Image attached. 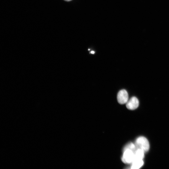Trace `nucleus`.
Segmentation results:
<instances>
[{"label":"nucleus","mask_w":169,"mask_h":169,"mask_svg":"<svg viewBox=\"0 0 169 169\" xmlns=\"http://www.w3.org/2000/svg\"><path fill=\"white\" fill-rule=\"evenodd\" d=\"M90 53L92 54H94L95 53V52L94 51H91L90 52Z\"/></svg>","instance_id":"8"},{"label":"nucleus","mask_w":169,"mask_h":169,"mask_svg":"<svg viewBox=\"0 0 169 169\" xmlns=\"http://www.w3.org/2000/svg\"><path fill=\"white\" fill-rule=\"evenodd\" d=\"M129 100V95L127 91L125 90H120L117 94V100L121 104L126 103Z\"/></svg>","instance_id":"3"},{"label":"nucleus","mask_w":169,"mask_h":169,"mask_svg":"<svg viewBox=\"0 0 169 169\" xmlns=\"http://www.w3.org/2000/svg\"><path fill=\"white\" fill-rule=\"evenodd\" d=\"M135 145L136 149H141L145 152H148L150 148L149 142L144 136H140L137 138L136 140Z\"/></svg>","instance_id":"1"},{"label":"nucleus","mask_w":169,"mask_h":169,"mask_svg":"<svg viewBox=\"0 0 169 169\" xmlns=\"http://www.w3.org/2000/svg\"><path fill=\"white\" fill-rule=\"evenodd\" d=\"M64 1L67 2H70L72 1V0H64Z\"/></svg>","instance_id":"9"},{"label":"nucleus","mask_w":169,"mask_h":169,"mask_svg":"<svg viewBox=\"0 0 169 169\" xmlns=\"http://www.w3.org/2000/svg\"><path fill=\"white\" fill-rule=\"evenodd\" d=\"M144 164L143 159H135L132 163L131 168L138 169L140 168Z\"/></svg>","instance_id":"5"},{"label":"nucleus","mask_w":169,"mask_h":169,"mask_svg":"<svg viewBox=\"0 0 169 169\" xmlns=\"http://www.w3.org/2000/svg\"><path fill=\"white\" fill-rule=\"evenodd\" d=\"M144 152L141 149H136L134 152L135 159H143L144 157Z\"/></svg>","instance_id":"6"},{"label":"nucleus","mask_w":169,"mask_h":169,"mask_svg":"<svg viewBox=\"0 0 169 169\" xmlns=\"http://www.w3.org/2000/svg\"><path fill=\"white\" fill-rule=\"evenodd\" d=\"M126 104L127 108L131 110L136 109L139 105V100L136 97H132L129 100H128Z\"/></svg>","instance_id":"4"},{"label":"nucleus","mask_w":169,"mask_h":169,"mask_svg":"<svg viewBox=\"0 0 169 169\" xmlns=\"http://www.w3.org/2000/svg\"><path fill=\"white\" fill-rule=\"evenodd\" d=\"M130 149L135 152L136 149V148L135 144L132 143H131L127 145L126 147H125L124 149Z\"/></svg>","instance_id":"7"},{"label":"nucleus","mask_w":169,"mask_h":169,"mask_svg":"<svg viewBox=\"0 0 169 169\" xmlns=\"http://www.w3.org/2000/svg\"><path fill=\"white\" fill-rule=\"evenodd\" d=\"M135 159L134 152L129 149H124L121 158L123 162L126 164L132 163Z\"/></svg>","instance_id":"2"}]
</instances>
